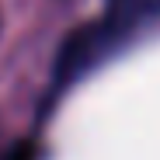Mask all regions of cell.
<instances>
[{
    "mask_svg": "<svg viewBox=\"0 0 160 160\" xmlns=\"http://www.w3.org/2000/svg\"><path fill=\"white\" fill-rule=\"evenodd\" d=\"M160 18V0H104V14L73 28L59 45L56 66H52V98L84 80L98 63H104L132 42L146 24Z\"/></svg>",
    "mask_w": 160,
    "mask_h": 160,
    "instance_id": "obj_1",
    "label": "cell"
},
{
    "mask_svg": "<svg viewBox=\"0 0 160 160\" xmlns=\"http://www.w3.org/2000/svg\"><path fill=\"white\" fill-rule=\"evenodd\" d=\"M7 160H38V153H35L32 143H18V146L7 153Z\"/></svg>",
    "mask_w": 160,
    "mask_h": 160,
    "instance_id": "obj_2",
    "label": "cell"
}]
</instances>
